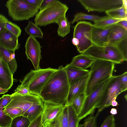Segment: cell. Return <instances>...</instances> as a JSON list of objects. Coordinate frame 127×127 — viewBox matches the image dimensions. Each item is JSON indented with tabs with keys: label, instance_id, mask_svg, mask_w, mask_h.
<instances>
[{
	"label": "cell",
	"instance_id": "obj_1",
	"mask_svg": "<svg viewBox=\"0 0 127 127\" xmlns=\"http://www.w3.org/2000/svg\"><path fill=\"white\" fill-rule=\"evenodd\" d=\"M69 86L64 67L61 65L44 86L39 95L43 101L64 107L67 105V99Z\"/></svg>",
	"mask_w": 127,
	"mask_h": 127
},
{
	"label": "cell",
	"instance_id": "obj_2",
	"mask_svg": "<svg viewBox=\"0 0 127 127\" xmlns=\"http://www.w3.org/2000/svg\"><path fill=\"white\" fill-rule=\"evenodd\" d=\"M115 64L110 61L95 60L89 70L85 92L86 96L89 95L98 85L113 76Z\"/></svg>",
	"mask_w": 127,
	"mask_h": 127
},
{
	"label": "cell",
	"instance_id": "obj_3",
	"mask_svg": "<svg viewBox=\"0 0 127 127\" xmlns=\"http://www.w3.org/2000/svg\"><path fill=\"white\" fill-rule=\"evenodd\" d=\"M57 70L48 67L32 70L24 77L20 85L28 88L32 94L39 95L44 86Z\"/></svg>",
	"mask_w": 127,
	"mask_h": 127
},
{
	"label": "cell",
	"instance_id": "obj_4",
	"mask_svg": "<svg viewBox=\"0 0 127 127\" xmlns=\"http://www.w3.org/2000/svg\"><path fill=\"white\" fill-rule=\"evenodd\" d=\"M69 9L66 4L59 1L54 0L39 11L35 15L34 21L38 26H44L52 23H56L66 15Z\"/></svg>",
	"mask_w": 127,
	"mask_h": 127
},
{
	"label": "cell",
	"instance_id": "obj_5",
	"mask_svg": "<svg viewBox=\"0 0 127 127\" xmlns=\"http://www.w3.org/2000/svg\"><path fill=\"white\" fill-rule=\"evenodd\" d=\"M5 5L9 16L16 21L28 20L35 16L39 10L25 0H8Z\"/></svg>",
	"mask_w": 127,
	"mask_h": 127
},
{
	"label": "cell",
	"instance_id": "obj_6",
	"mask_svg": "<svg viewBox=\"0 0 127 127\" xmlns=\"http://www.w3.org/2000/svg\"><path fill=\"white\" fill-rule=\"evenodd\" d=\"M82 53L95 59L110 61L115 64H121L125 61L122 53L115 45L97 46L93 45Z\"/></svg>",
	"mask_w": 127,
	"mask_h": 127
},
{
	"label": "cell",
	"instance_id": "obj_7",
	"mask_svg": "<svg viewBox=\"0 0 127 127\" xmlns=\"http://www.w3.org/2000/svg\"><path fill=\"white\" fill-rule=\"evenodd\" d=\"M93 24L85 21L78 22L74 28L73 37L79 41L76 46L78 51L82 53L93 45L91 39V32Z\"/></svg>",
	"mask_w": 127,
	"mask_h": 127
},
{
	"label": "cell",
	"instance_id": "obj_8",
	"mask_svg": "<svg viewBox=\"0 0 127 127\" xmlns=\"http://www.w3.org/2000/svg\"><path fill=\"white\" fill-rule=\"evenodd\" d=\"M119 83V76H113L104 89L95 108L99 113L104 108L111 105V102L116 100L118 95L122 93Z\"/></svg>",
	"mask_w": 127,
	"mask_h": 127
},
{
	"label": "cell",
	"instance_id": "obj_9",
	"mask_svg": "<svg viewBox=\"0 0 127 127\" xmlns=\"http://www.w3.org/2000/svg\"><path fill=\"white\" fill-rule=\"evenodd\" d=\"M110 78L98 85L89 95L86 96L82 108L78 116L80 121L95 111V106Z\"/></svg>",
	"mask_w": 127,
	"mask_h": 127
},
{
	"label": "cell",
	"instance_id": "obj_10",
	"mask_svg": "<svg viewBox=\"0 0 127 127\" xmlns=\"http://www.w3.org/2000/svg\"><path fill=\"white\" fill-rule=\"evenodd\" d=\"M78 1L88 12H105L120 8L122 0H78Z\"/></svg>",
	"mask_w": 127,
	"mask_h": 127
},
{
	"label": "cell",
	"instance_id": "obj_11",
	"mask_svg": "<svg viewBox=\"0 0 127 127\" xmlns=\"http://www.w3.org/2000/svg\"><path fill=\"white\" fill-rule=\"evenodd\" d=\"M41 48L40 43L35 38L30 36L28 37L25 45V53L27 59L31 62L34 70L40 68Z\"/></svg>",
	"mask_w": 127,
	"mask_h": 127
},
{
	"label": "cell",
	"instance_id": "obj_12",
	"mask_svg": "<svg viewBox=\"0 0 127 127\" xmlns=\"http://www.w3.org/2000/svg\"><path fill=\"white\" fill-rule=\"evenodd\" d=\"M11 95V101L5 108H19L22 110L23 115L33 105L43 101L39 95L34 94L24 95L13 93Z\"/></svg>",
	"mask_w": 127,
	"mask_h": 127
},
{
	"label": "cell",
	"instance_id": "obj_13",
	"mask_svg": "<svg viewBox=\"0 0 127 127\" xmlns=\"http://www.w3.org/2000/svg\"><path fill=\"white\" fill-rule=\"evenodd\" d=\"M43 102L41 123L45 127H47L53 122L61 113L64 106L51 102Z\"/></svg>",
	"mask_w": 127,
	"mask_h": 127
},
{
	"label": "cell",
	"instance_id": "obj_14",
	"mask_svg": "<svg viewBox=\"0 0 127 127\" xmlns=\"http://www.w3.org/2000/svg\"><path fill=\"white\" fill-rule=\"evenodd\" d=\"M89 75L75 81L69 86L67 99V105H70L78 95L85 93Z\"/></svg>",
	"mask_w": 127,
	"mask_h": 127
},
{
	"label": "cell",
	"instance_id": "obj_15",
	"mask_svg": "<svg viewBox=\"0 0 127 127\" xmlns=\"http://www.w3.org/2000/svg\"><path fill=\"white\" fill-rule=\"evenodd\" d=\"M18 38L4 28L0 31V46L15 52L20 47Z\"/></svg>",
	"mask_w": 127,
	"mask_h": 127
},
{
	"label": "cell",
	"instance_id": "obj_16",
	"mask_svg": "<svg viewBox=\"0 0 127 127\" xmlns=\"http://www.w3.org/2000/svg\"><path fill=\"white\" fill-rule=\"evenodd\" d=\"M113 25L100 28L95 27L93 25L91 39L94 45L102 46L107 45L109 33Z\"/></svg>",
	"mask_w": 127,
	"mask_h": 127
},
{
	"label": "cell",
	"instance_id": "obj_17",
	"mask_svg": "<svg viewBox=\"0 0 127 127\" xmlns=\"http://www.w3.org/2000/svg\"><path fill=\"white\" fill-rule=\"evenodd\" d=\"M13 76L7 64L0 57V87L9 90L13 84Z\"/></svg>",
	"mask_w": 127,
	"mask_h": 127
},
{
	"label": "cell",
	"instance_id": "obj_18",
	"mask_svg": "<svg viewBox=\"0 0 127 127\" xmlns=\"http://www.w3.org/2000/svg\"><path fill=\"white\" fill-rule=\"evenodd\" d=\"M127 37V30L117 23L113 25L109 32L107 45H116Z\"/></svg>",
	"mask_w": 127,
	"mask_h": 127
},
{
	"label": "cell",
	"instance_id": "obj_19",
	"mask_svg": "<svg viewBox=\"0 0 127 127\" xmlns=\"http://www.w3.org/2000/svg\"><path fill=\"white\" fill-rule=\"evenodd\" d=\"M69 85L77 80L89 74V70L81 69L68 64L64 67Z\"/></svg>",
	"mask_w": 127,
	"mask_h": 127
},
{
	"label": "cell",
	"instance_id": "obj_20",
	"mask_svg": "<svg viewBox=\"0 0 127 127\" xmlns=\"http://www.w3.org/2000/svg\"><path fill=\"white\" fill-rule=\"evenodd\" d=\"M0 57L7 64L13 75L16 71L17 64L15 52L0 46Z\"/></svg>",
	"mask_w": 127,
	"mask_h": 127
},
{
	"label": "cell",
	"instance_id": "obj_21",
	"mask_svg": "<svg viewBox=\"0 0 127 127\" xmlns=\"http://www.w3.org/2000/svg\"><path fill=\"white\" fill-rule=\"evenodd\" d=\"M95 60L87 55L81 53L74 57L70 64L77 68L87 69L90 67Z\"/></svg>",
	"mask_w": 127,
	"mask_h": 127
},
{
	"label": "cell",
	"instance_id": "obj_22",
	"mask_svg": "<svg viewBox=\"0 0 127 127\" xmlns=\"http://www.w3.org/2000/svg\"><path fill=\"white\" fill-rule=\"evenodd\" d=\"M43 102L42 101L33 105L23 115L28 118L31 122H32L42 113Z\"/></svg>",
	"mask_w": 127,
	"mask_h": 127
},
{
	"label": "cell",
	"instance_id": "obj_23",
	"mask_svg": "<svg viewBox=\"0 0 127 127\" xmlns=\"http://www.w3.org/2000/svg\"><path fill=\"white\" fill-rule=\"evenodd\" d=\"M57 24L58 26L57 32L59 36L64 38L69 33L70 31V23L66 15L61 18Z\"/></svg>",
	"mask_w": 127,
	"mask_h": 127
},
{
	"label": "cell",
	"instance_id": "obj_24",
	"mask_svg": "<svg viewBox=\"0 0 127 127\" xmlns=\"http://www.w3.org/2000/svg\"><path fill=\"white\" fill-rule=\"evenodd\" d=\"M51 125L53 127H68L67 105L64 107L61 113Z\"/></svg>",
	"mask_w": 127,
	"mask_h": 127
},
{
	"label": "cell",
	"instance_id": "obj_25",
	"mask_svg": "<svg viewBox=\"0 0 127 127\" xmlns=\"http://www.w3.org/2000/svg\"><path fill=\"white\" fill-rule=\"evenodd\" d=\"M25 32L30 36L34 37L42 38L43 33L41 29L38 25L31 21H29L25 28Z\"/></svg>",
	"mask_w": 127,
	"mask_h": 127
},
{
	"label": "cell",
	"instance_id": "obj_26",
	"mask_svg": "<svg viewBox=\"0 0 127 127\" xmlns=\"http://www.w3.org/2000/svg\"><path fill=\"white\" fill-rule=\"evenodd\" d=\"M106 16L101 17L98 16L90 15L80 12L75 14L71 22L72 25L75 22L82 20H88L94 22L105 18Z\"/></svg>",
	"mask_w": 127,
	"mask_h": 127
},
{
	"label": "cell",
	"instance_id": "obj_27",
	"mask_svg": "<svg viewBox=\"0 0 127 127\" xmlns=\"http://www.w3.org/2000/svg\"><path fill=\"white\" fill-rule=\"evenodd\" d=\"M126 19L127 18L116 19L107 16L105 18L95 22L93 25L95 27L103 28L113 25L121 21Z\"/></svg>",
	"mask_w": 127,
	"mask_h": 127
},
{
	"label": "cell",
	"instance_id": "obj_28",
	"mask_svg": "<svg viewBox=\"0 0 127 127\" xmlns=\"http://www.w3.org/2000/svg\"><path fill=\"white\" fill-rule=\"evenodd\" d=\"M68 114V127H78L80 121L78 116L70 105H67Z\"/></svg>",
	"mask_w": 127,
	"mask_h": 127
},
{
	"label": "cell",
	"instance_id": "obj_29",
	"mask_svg": "<svg viewBox=\"0 0 127 127\" xmlns=\"http://www.w3.org/2000/svg\"><path fill=\"white\" fill-rule=\"evenodd\" d=\"M86 97L85 93H82L76 97L70 105L78 116L82 109Z\"/></svg>",
	"mask_w": 127,
	"mask_h": 127
},
{
	"label": "cell",
	"instance_id": "obj_30",
	"mask_svg": "<svg viewBox=\"0 0 127 127\" xmlns=\"http://www.w3.org/2000/svg\"><path fill=\"white\" fill-rule=\"evenodd\" d=\"M108 16L116 19H124L127 18V12L124 6L106 11Z\"/></svg>",
	"mask_w": 127,
	"mask_h": 127
},
{
	"label": "cell",
	"instance_id": "obj_31",
	"mask_svg": "<svg viewBox=\"0 0 127 127\" xmlns=\"http://www.w3.org/2000/svg\"><path fill=\"white\" fill-rule=\"evenodd\" d=\"M31 123L28 118L21 115L12 119L10 127H28Z\"/></svg>",
	"mask_w": 127,
	"mask_h": 127
},
{
	"label": "cell",
	"instance_id": "obj_32",
	"mask_svg": "<svg viewBox=\"0 0 127 127\" xmlns=\"http://www.w3.org/2000/svg\"><path fill=\"white\" fill-rule=\"evenodd\" d=\"M0 97V105L2 100ZM12 119L0 107V127H10Z\"/></svg>",
	"mask_w": 127,
	"mask_h": 127
},
{
	"label": "cell",
	"instance_id": "obj_33",
	"mask_svg": "<svg viewBox=\"0 0 127 127\" xmlns=\"http://www.w3.org/2000/svg\"><path fill=\"white\" fill-rule=\"evenodd\" d=\"M5 28L18 38L21 35L22 30L20 28L9 20L6 22Z\"/></svg>",
	"mask_w": 127,
	"mask_h": 127
},
{
	"label": "cell",
	"instance_id": "obj_34",
	"mask_svg": "<svg viewBox=\"0 0 127 127\" xmlns=\"http://www.w3.org/2000/svg\"><path fill=\"white\" fill-rule=\"evenodd\" d=\"M93 112L85 120L84 123L79 124L78 127H96V119L98 114L97 113L95 116Z\"/></svg>",
	"mask_w": 127,
	"mask_h": 127
},
{
	"label": "cell",
	"instance_id": "obj_35",
	"mask_svg": "<svg viewBox=\"0 0 127 127\" xmlns=\"http://www.w3.org/2000/svg\"><path fill=\"white\" fill-rule=\"evenodd\" d=\"M5 113L12 119L23 115V111L21 109L17 107H11L4 109Z\"/></svg>",
	"mask_w": 127,
	"mask_h": 127
},
{
	"label": "cell",
	"instance_id": "obj_36",
	"mask_svg": "<svg viewBox=\"0 0 127 127\" xmlns=\"http://www.w3.org/2000/svg\"><path fill=\"white\" fill-rule=\"evenodd\" d=\"M127 37L126 38L116 45L122 54L125 61L127 60Z\"/></svg>",
	"mask_w": 127,
	"mask_h": 127
},
{
	"label": "cell",
	"instance_id": "obj_37",
	"mask_svg": "<svg viewBox=\"0 0 127 127\" xmlns=\"http://www.w3.org/2000/svg\"><path fill=\"white\" fill-rule=\"evenodd\" d=\"M118 76L120 87L122 93L127 89V72L126 71Z\"/></svg>",
	"mask_w": 127,
	"mask_h": 127
},
{
	"label": "cell",
	"instance_id": "obj_38",
	"mask_svg": "<svg viewBox=\"0 0 127 127\" xmlns=\"http://www.w3.org/2000/svg\"><path fill=\"white\" fill-rule=\"evenodd\" d=\"M115 126L114 117L111 114L106 117L100 127H115Z\"/></svg>",
	"mask_w": 127,
	"mask_h": 127
},
{
	"label": "cell",
	"instance_id": "obj_39",
	"mask_svg": "<svg viewBox=\"0 0 127 127\" xmlns=\"http://www.w3.org/2000/svg\"><path fill=\"white\" fill-rule=\"evenodd\" d=\"M13 93L24 95L34 94L32 93L28 88L20 85L17 87Z\"/></svg>",
	"mask_w": 127,
	"mask_h": 127
},
{
	"label": "cell",
	"instance_id": "obj_40",
	"mask_svg": "<svg viewBox=\"0 0 127 127\" xmlns=\"http://www.w3.org/2000/svg\"><path fill=\"white\" fill-rule=\"evenodd\" d=\"M2 99L0 105V107L4 109L11 101L12 96L11 94L4 95L1 96Z\"/></svg>",
	"mask_w": 127,
	"mask_h": 127
},
{
	"label": "cell",
	"instance_id": "obj_41",
	"mask_svg": "<svg viewBox=\"0 0 127 127\" xmlns=\"http://www.w3.org/2000/svg\"><path fill=\"white\" fill-rule=\"evenodd\" d=\"M41 114L31 122L28 127H45L41 123Z\"/></svg>",
	"mask_w": 127,
	"mask_h": 127
},
{
	"label": "cell",
	"instance_id": "obj_42",
	"mask_svg": "<svg viewBox=\"0 0 127 127\" xmlns=\"http://www.w3.org/2000/svg\"><path fill=\"white\" fill-rule=\"evenodd\" d=\"M32 6L38 8L39 7L42 0H25Z\"/></svg>",
	"mask_w": 127,
	"mask_h": 127
},
{
	"label": "cell",
	"instance_id": "obj_43",
	"mask_svg": "<svg viewBox=\"0 0 127 127\" xmlns=\"http://www.w3.org/2000/svg\"><path fill=\"white\" fill-rule=\"evenodd\" d=\"M8 20L5 16L0 14V31L5 28L6 22Z\"/></svg>",
	"mask_w": 127,
	"mask_h": 127
},
{
	"label": "cell",
	"instance_id": "obj_44",
	"mask_svg": "<svg viewBox=\"0 0 127 127\" xmlns=\"http://www.w3.org/2000/svg\"><path fill=\"white\" fill-rule=\"evenodd\" d=\"M54 0H42L39 8V10L43 9Z\"/></svg>",
	"mask_w": 127,
	"mask_h": 127
},
{
	"label": "cell",
	"instance_id": "obj_45",
	"mask_svg": "<svg viewBox=\"0 0 127 127\" xmlns=\"http://www.w3.org/2000/svg\"><path fill=\"white\" fill-rule=\"evenodd\" d=\"M126 30H127V19L121 21L117 23Z\"/></svg>",
	"mask_w": 127,
	"mask_h": 127
},
{
	"label": "cell",
	"instance_id": "obj_46",
	"mask_svg": "<svg viewBox=\"0 0 127 127\" xmlns=\"http://www.w3.org/2000/svg\"><path fill=\"white\" fill-rule=\"evenodd\" d=\"M72 42L74 45L77 46L79 44V42L78 39L76 38L73 37L72 39Z\"/></svg>",
	"mask_w": 127,
	"mask_h": 127
},
{
	"label": "cell",
	"instance_id": "obj_47",
	"mask_svg": "<svg viewBox=\"0 0 127 127\" xmlns=\"http://www.w3.org/2000/svg\"><path fill=\"white\" fill-rule=\"evenodd\" d=\"M110 113L112 115H116L117 113V110L116 108H112L111 110Z\"/></svg>",
	"mask_w": 127,
	"mask_h": 127
},
{
	"label": "cell",
	"instance_id": "obj_48",
	"mask_svg": "<svg viewBox=\"0 0 127 127\" xmlns=\"http://www.w3.org/2000/svg\"><path fill=\"white\" fill-rule=\"evenodd\" d=\"M123 6H124L126 11L127 12V0H122Z\"/></svg>",
	"mask_w": 127,
	"mask_h": 127
},
{
	"label": "cell",
	"instance_id": "obj_49",
	"mask_svg": "<svg viewBox=\"0 0 127 127\" xmlns=\"http://www.w3.org/2000/svg\"><path fill=\"white\" fill-rule=\"evenodd\" d=\"M8 91V90L3 89L0 87V95L4 94Z\"/></svg>",
	"mask_w": 127,
	"mask_h": 127
},
{
	"label": "cell",
	"instance_id": "obj_50",
	"mask_svg": "<svg viewBox=\"0 0 127 127\" xmlns=\"http://www.w3.org/2000/svg\"><path fill=\"white\" fill-rule=\"evenodd\" d=\"M118 105V103L117 102L116 100H113L112 101L111 103V105L113 106H117Z\"/></svg>",
	"mask_w": 127,
	"mask_h": 127
},
{
	"label": "cell",
	"instance_id": "obj_51",
	"mask_svg": "<svg viewBox=\"0 0 127 127\" xmlns=\"http://www.w3.org/2000/svg\"><path fill=\"white\" fill-rule=\"evenodd\" d=\"M48 127H53L51 125L48 126Z\"/></svg>",
	"mask_w": 127,
	"mask_h": 127
},
{
	"label": "cell",
	"instance_id": "obj_52",
	"mask_svg": "<svg viewBox=\"0 0 127 127\" xmlns=\"http://www.w3.org/2000/svg\"></svg>",
	"mask_w": 127,
	"mask_h": 127
}]
</instances>
